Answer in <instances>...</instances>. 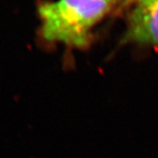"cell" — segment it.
Segmentation results:
<instances>
[{"label": "cell", "instance_id": "obj_1", "mask_svg": "<svg viewBox=\"0 0 158 158\" xmlns=\"http://www.w3.org/2000/svg\"><path fill=\"white\" fill-rule=\"evenodd\" d=\"M110 8L105 0H58L38 6L40 35L48 43L74 48L90 45L92 29Z\"/></svg>", "mask_w": 158, "mask_h": 158}, {"label": "cell", "instance_id": "obj_2", "mask_svg": "<svg viewBox=\"0 0 158 158\" xmlns=\"http://www.w3.org/2000/svg\"><path fill=\"white\" fill-rule=\"evenodd\" d=\"M124 40L158 48V0L148 6H138L134 10Z\"/></svg>", "mask_w": 158, "mask_h": 158}, {"label": "cell", "instance_id": "obj_3", "mask_svg": "<svg viewBox=\"0 0 158 158\" xmlns=\"http://www.w3.org/2000/svg\"><path fill=\"white\" fill-rule=\"evenodd\" d=\"M138 1V6H146L150 5L154 0H137Z\"/></svg>", "mask_w": 158, "mask_h": 158}, {"label": "cell", "instance_id": "obj_4", "mask_svg": "<svg viewBox=\"0 0 158 158\" xmlns=\"http://www.w3.org/2000/svg\"><path fill=\"white\" fill-rule=\"evenodd\" d=\"M105 1H106V2H108V3H111V2L113 1V0H105Z\"/></svg>", "mask_w": 158, "mask_h": 158}]
</instances>
